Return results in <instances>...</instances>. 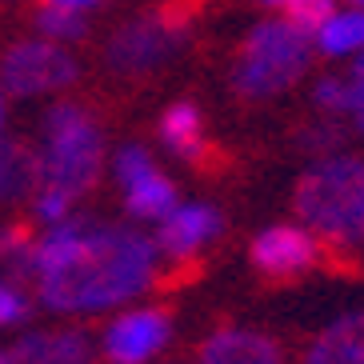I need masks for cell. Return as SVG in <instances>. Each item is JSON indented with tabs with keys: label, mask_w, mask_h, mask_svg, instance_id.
Returning <instances> with one entry per match:
<instances>
[{
	"label": "cell",
	"mask_w": 364,
	"mask_h": 364,
	"mask_svg": "<svg viewBox=\"0 0 364 364\" xmlns=\"http://www.w3.org/2000/svg\"><path fill=\"white\" fill-rule=\"evenodd\" d=\"M161 272V248L132 225H100L68 216L33 240L24 277H33L36 300L65 316H92L132 304Z\"/></svg>",
	"instance_id": "obj_1"
},
{
	"label": "cell",
	"mask_w": 364,
	"mask_h": 364,
	"mask_svg": "<svg viewBox=\"0 0 364 364\" xmlns=\"http://www.w3.org/2000/svg\"><path fill=\"white\" fill-rule=\"evenodd\" d=\"M300 225L336 248L364 240V161L353 152H332L304 168L292 193Z\"/></svg>",
	"instance_id": "obj_2"
},
{
	"label": "cell",
	"mask_w": 364,
	"mask_h": 364,
	"mask_svg": "<svg viewBox=\"0 0 364 364\" xmlns=\"http://www.w3.org/2000/svg\"><path fill=\"white\" fill-rule=\"evenodd\" d=\"M105 168V129L76 100H60L44 112L41 152H36V184L68 193L73 200L100 181Z\"/></svg>",
	"instance_id": "obj_3"
},
{
	"label": "cell",
	"mask_w": 364,
	"mask_h": 364,
	"mask_svg": "<svg viewBox=\"0 0 364 364\" xmlns=\"http://www.w3.org/2000/svg\"><path fill=\"white\" fill-rule=\"evenodd\" d=\"M312 36L289 16H268L252 24L232 60V88L240 100H272L289 92L312 65Z\"/></svg>",
	"instance_id": "obj_4"
},
{
	"label": "cell",
	"mask_w": 364,
	"mask_h": 364,
	"mask_svg": "<svg viewBox=\"0 0 364 364\" xmlns=\"http://www.w3.org/2000/svg\"><path fill=\"white\" fill-rule=\"evenodd\" d=\"M188 41V24L172 12H149V16H132L108 36L105 44V65L117 76H149L161 73L168 60Z\"/></svg>",
	"instance_id": "obj_5"
},
{
	"label": "cell",
	"mask_w": 364,
	"mask_h": 364,
	"mask_svg": "<svg viewBox=\"0 0 364 364\" xmlns=\"http://www.w3.org/2000/svg\"><path fill=\"white\" fill-rule=\"evenodd\" d=\"M76 80H80V65L68 53V44L44 41V36H24L0 56V85L12 97H48V92L73 88Z\"/></svg>",
	"instance_id": "obj_6"
},
{
	"label": "cell",
	"mask_w": 364,
	"mask_h": 364,
	"mask_svg": "<svg viewBox=\"0 0 364 364\" xmlns=\"http://www.w3.org/2000/svg\"><path fill=\"white\" fill-rule=\"evenodd\" d=\"M172 341V316L156 304L129 309L112 316L100 336V353L108 364H152Z\"/></svg>",
	"instance_id": "obj_7"
},
{
	"label": "cell",
	"mask_w": 364,
	"mask_h": 364,
	"mask_svg": "<svg viewBox=\"0 0 364 364\" xmlns=\"http://www.w3.org/2000/svg\"><path fill=\"white\" fill-rule=\"evenodd\" d=\"M248 260H252L257 272H264L272 280H292L300 272L316 268V260H321V236L309 232L304 225H272L252 236Z\"/></svg>",
	"instance_id": "obj_8"
},
{
	"label": "cell",
	"mask_w": 364,
	"mask_h": 364,
	"mask_svg": "<svg viewBox=\"0 0 364 364\" xmlns=\"http://www.w3.org/2000/svg\"><path fill=\"white\" fill-rule=\"evenodd\" d=\"M225 228V216L216 204H176L168 216L161 220L156 228V248H161V257H172V260H193L200 248H208L220 236Z\"/></svg>",
	"instance_id": "obj_9"
},
{
	"label": "cell",
	"mask_w": 364,
	"mask_h": 364,
	"mask_svg": "<svg viewBox=\"0 0 364 364\" xmlns=\"http://www.w3.org/2000/svg\"><path fill=\"white\" fill-rule=\"evenodd\" d=\"M196 364H284V353L268 332L225 324L204 336Z\"/></svg>",
	"instance_id": "obj_10"
},
{
	"label": "cell",
	"mask_w": 364,
	"mask_h": 364,
	"mask_svg": "<svg viewBox=\"0 0 364 364\" xmlns=\"http://www.w3.org/2000/svg\"><path fill=\"white\" fill-rule=\"evenodd\" d=\"M16 364H92L97 344L80 328H56V332H28L12 344Z\"/></svg>",
	"instance_id": "obj_11"
},
{
	"label": "cell",
	"mask_w": 364,
	"mask_h": 364,
	"mask_svg": "<svg viewBox=\"0 0 364 364\" xmlns=\"http://www.w3.org/2000/svg\"><path fill=\"white\" fill-rule=\"evenodd\" d=\"M304 364H364V309L324 324L312 336Z\"/></svg>",
	"instance_id": "obj_12"
},
{
	"label": "cell",
	"mask_w": 364,
	"mask_h": 364,
	"mask_svg": "<svg viewBox=\"0 0 364 364\" xmlns=\"http://www.w3.org/2000/svg\"><path fill=\"white\" fill-rule=\"evenodd\" d=\"M156 136L161 144L184 164H196L204 161V152H208V136H204V117L200 108L188 105V100H176L161 112V124H156Z\"/></svg>",
	"instance_id": "obj_13"
},
{
	"label": "cell",
	"mask_w": 364,
	"mask_h": 364,
	"mask_svg": "<svg viewBox=\"0 0 364 364\" xmlns=\"http://www.w3.org/2000/svg\"><path fill=\"white\" fill-rule=\"evenodd\" d=\"M176 204H181L176 184H172L161 168H149L144 176L124 184V208H129L132 220H164Z\"/></svg>",
	"instance_id": "obj_14"
},
{
	"label": "cell",
	"mask_w": 364,
	"mask_h": 364,
	"mask_svg": "<svg viewBox=\"0 0 364 364\" xmlns=\"http://www.w3.org/2000/svg\"><path fill=\"white\" fill-rule=\"evenodd\" d=\"M316 53L324 56H356L364 53V9H336L324 21V28L312 36Z\"/></svg>",
	"instance_id": "obj_15"
},
{
	"label": "cell",
	"mask_w": 364,
	"mask_h": 364,
	"mask_svg": "<svg viewBox=\"0 0 364 364\" xmlns=\"http://www.w3.org/2000/svg\"><path fill=\"white\" fill-rule=\"evenodd\" d=\"M36 184V152L16 140H0V200H21Z\"/></svg>",
	"instance_id": "obj_16"
},
{
	"label": "cell",
	"mask_w": 364,
	"mask_h": 364,
	"mask_svg": "<svg viewBox=\"0 0 364 364\" xmlns=\"http://www.w3.org/2000/svg\"><path fill=\"white\" fill-rule=\"evenodd\" d=\"M33 24H36V36L56 41V44H73V41H85L88 36L85 12L60 9V4H41V9L33 12Z\"/></svg>",
	"instance_id": "obj_17"
},
{
	"label": "cell",
	"mask_w": 364,
	"mask_h": 364,
	"mask_svg": "<svg viewBox=\"0 0 364 364\" xmlns=\"http://www.w3.org/2000/svg\"><path fill=\"white\" fill-rule=\"evenodd\" d=\"M341 124H336V117H321V120H312V124H304V129L296 132V144L304 152H312L316 161L321 156H332V152H341Z\"/></svg>",
	"instance_id": "obj_18"
},
{
	"label": "cell",
	"mask_w": 364,
	"mask_h": 364,
	"mask_svg": "<svg viewBox=\"0 0 364 364\" xmlns=\"http://www.w3.org/2000/svg\"><path fill=\"white\" fill-rule=\"evenodd\" d=\"M312 105L321 108L324 117H348V76H321L312 88Z\"/></svg>",
	"instance_id": "obj_19"
},
{
	"label": "cell",
	"mask_w": 364,
	"mask_h": 364,
	"mask_svg": "<svg viewBox=\"0 0 364 364\" xmlns=\"http://www.w3.org/2000/svg\"><path fill=\"white\" fill-rule=\"evenodd\" d=\"M332 12H336V0H296V4L284 9V16H289L304 36H316Z\"/></svg>",
	"instance_id": "obj_20"
},
{
	"label": "cell",
	"mask_w": 364,
	"mask_h": 364,
	"mask_svg": "<svg viewBox=\"0 0 364 364\" xmlns=\"http://www.w3.org/2000/svg\"><path fill=\"white\" fill-rule=\"evenodd\" d=\"M33 213H36V220L41 225H60V220H68V216L76 213V200L68 193H56V188H41L36 193V200H33Z\"/></svg>",
	"instance_id": "obj_21"
},
{
	"label": "cell",
	"mask_w": 364,
	"mask_h": 364,
	"mask_svg": "<svg viewBox=\"0 0 364 364\" xmlns=\"http://www.w3.org/2000/svg\"><path fill=\"white\" fill-rule=\"evenodd\" d=\"M28 316V296H24L12 280L0 277V328L4 324H21Z\"/></svg>",
	"instance_id": "obj_22"
},
{
	"label": "cell",
	"mask_w": 364,
	"mask_h": 364,
	"mask_svg": "<svg viewBox=\"0 0 364 364\" xmlns=\"http://www.w3.org/2000/svg\"><path fill=\"white\" fill-rule=\"evenodd\" d=\"M44 4H60V9H73V12H88V9H97L100 0H44Z\"/></svg>",
	"instance_id": "obj_23"
},
{
	"label": "cell",
	"mask_w": 364,
	"mask_h": 364,
	"mask_svg": "<svg viewBox=\"0 0 364 364\" xmlns=\"http://www.w3.org/2000/svg\"><path fill=\"white\" fill-rule=\"evenodd\" d=\"M260 4H268V9H280V12H284L289 4H296V0H260Z\"/></svg>",
	"instance_id": "obj_24"
},
{
	"label": "cell",
	"mask_w": 364,
	"mask_h": 364,
	"mask_svg": "<svg viewBox=\"0 0 364 364\" xmlns=\"http://www.w3.org/2000/svg\"><path fill=\"white\" fill-rule=\"evenodd\" d=\"M348 73H364V53L353 56V68H348Z\"/></svg>",
	"instance_id": "obj_25"
},
{
	"label": "cell",
	"mask_w": 364,
	"mask_h": 364,
	"mask_svg": "<svg viewBox=\"0 0 364 364\" xmlns=\"http://www.w3.org/2000/svg\"><path fill=\"white\" fill-rule=\"evenodd\" d=\"M0 364H16V360H12V353H0Z\"/></svg>",
	"instance_id": "obj_26"
},
{
	"label": "cell",
	"mask_w": 364,
	"mask_h": 364,
	"mask_svg": "<svg viewBox=\"0 0 364 364\" xmlns=\"http://www.w3.org/2000/svg\"><path fill=\"white\" fill-rule=\"evenodd\" d=\"M0 124H4V97H0Z\"/></svg>",
	"instance_id": "obj_27"
},
{
	"label": "cell",
	"mask_w": 364,
	"mask_h": 364,
	"mask_svg": "<svg viewBox=\"0 0 364 364\" xmlns=\"http://www.w3.org/2000/svg\"><path fill=\"white\" fill-rule=\"evenodd\" d=\"M353 9H364V0H353Z\"/></svg>",
	"instance_id": "obj_28"
}]
</instances>
